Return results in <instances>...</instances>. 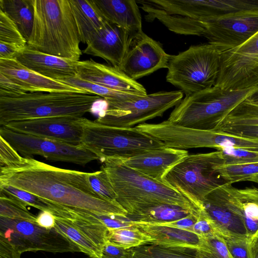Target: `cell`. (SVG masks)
I'll return each mask as SVG.
<instances>
[{
    "label": "cell",
    "instance_id": "1",
    "mask_svg": "<svg viewBox=\"0 0 258 258\" xmlns=\"http://www.w3.org/2000/svg\"><path fill=\"white\" fill-rule=\"evenodd\" d=\"M89 174L22 156L13 165L0 167V184L11 185L70 208L126 218V211L116 201L94 191Z\"/></svg>",
    "mask_w": 258,
    "mask_h": 258
},
{
    "label": "cell",
    "instance_id": "2",
    "mask_svg": "<svg viewBox=\"0 0 258 258\" xmlns=\"http://www.w3.org/2000/svg\"><path fill=\"white\" fill-rule=\"evenodd\" d=\"M34 22L27 45L60 57L80 61L82 51L69 0H32Z\"/></svg>",
    "mask_w": 258,
    "mask_h": 258
},
{
    "label": "cell",
    "instance_id": "3",
    "mask_svg": "<svg viewBox=\"0 0 258 258\" xmlns=\"http://www.w3.org/2000/svg\"><path fill=\"white\" fill-rule=\"evenodd\" d=\"M102 163L100 168L110 180L116 201L128 214L159 204L178 205L196 213L201 209L165 183L128 167L121 158H107Z\"/></svg>",
    "mask_w": 258,
    "mask_h": 258
},
{
    "label": "cell",
    "instance_id": "4",
    "mask_svg": "<svg viewBox=\"0 0 258 258\" xmlns=\"http://www.w3.org/2000/svg\"><path fill=\"white\" fill-rule=\"evenodd\" d=\"M100 98L88 92H27L0 97V125L50 117H81Z\"/></svg>",
    "mask_w": 258,
    "mask_h": 258
},
{
    "label": "cell",
    "instance_id": "5",
    "mask_svg": "<svg viewBox=\"0 0 258 258\" xmlns=\"http://www.w3.org/2000/svg\"><path fill=\"white\" fill-rule=\"evenodd\" d=\"M257 92L258 86L235 90L213 86L185 96L167 120L184 127L215 130L234 108Z\"/></svg>",
    "mask_w": 258,
    "mask_h": 258
},
{
    "label": "cell",
    "instance_id": "6",
    "mask_svg": "<svg viewBox=\"0 0 258 258\" xmlns=\"http://www.w3.org/2000/svg\"><path fill=\"white\" fill-rule=\"evenodd\" d=\"M80 146L95 155L102 163L109 158L126 159L146 150L164 146L139 130L107 125L82 117Z\"/></svg>",
    "mask_w": 258,
    "mask_h": 258
},
{
    "label": "cell",
    "instance_id": "7",
    "mask_svg": "<svg viewBox=\"0 0 258 258\" xmlns=\"http://www.w3.org/2000/svg\"><path fill=\"white\" fill-rule=\"evenodd\" d=\"M223 164L220 151L189 154L169 170L163 181L200 209L206 197L226 183L217 171Z\"/></svg>",
    "mask_w": 258,
    "mask_h": 258
},
{
    "label": "cell",
    "instance_id": "8",
    "mask_svg": "<svg viewBox=\"0 0 258 258\" xmlns=\"http://www.w3.org/2000/svg\"><path fill=\"white\" fill-rule=\"evenodd\" d=\"M221 54L208 43L192 45L177 55H171L166 81L185 96L213 87L220 71Z\"/></svg>",
    "mask_w": 258,
    "mask_h": 258
},
{
    "label": "cell",
    "instance_id": "9",
    "mask_svg": "<svg viewBox=\"0 0 258 258\" xmlns=\"http://www.w3.org/2000/svg\"><path fill=\"white\" fill-rule=\"evenodd\" d=\"M258 32V10L241 11L204 20L182 18L179 34L203 36L220 52L234 48Z\"/></svg>",
    "mask_w": 258,
    "mask_h": 258
},
{
    "label": "cell",
    "instance_id": "10",
    "mask_svg": "<svg viewBox=\"0 0 258 258\" xmlns=\"http://www.w3.org/2000/svg\"><path fill=\"white\" fill-rule=\"evenodd\" d=\"M181 91H160L137 99L106 103L107 107L95 120L107 125L130 128L162 116L182 100Z\"/></svg>",
    "mask_w": 258,
    "mask_h": 258
},
{
    "label": "cell",
    "instance_id": "11",
    "mask_svg": "<svg viewBox=\"0 0 258 258\" xmlns=\"http://www.w3.org/2000/svg\"><path fill=\"white\" fill-rule=\"evenodd\" d=\"M0 235L21 253L39 251L54 253L81 252L75 243L54 228L46 229L27 220L0 217Z\"/></svg>",
    "mask_w": 258,
    "mask_h": 258
},
{
    "label": "cell",
    "instance_id": "12",
    "mask_svg": "<svg viewBox=\"0 0 258 258\" xmlns=\"http://www.w3.org/2000/svg\"><path fill=\"white\" fill-rule=\"evenodd\" d=\"M258 86V32L241 45L221 52L214 86L226 90Z\"/></svg>",
    "mask_w": 258,
    "mask_h": 258
},
{
    "label": "cell",
    "instance_id": "13",
    "mask_svg": "<svg viewBox=\"0 0 258 258\" xmlns=\"http://www.w3.org/2000/svg\"><path fill=\"white\" fill-rule=\"evenodd\" d=\"M0 137L19 153L30 157L39 155L52 161L71 163L81 166L96 160L97 157L80 145L39 138L0 128Z\"/></svg>",
    "mask_w": 258,
    "mask_h": 258
},
{
    "label": "cell",
    "instance_id": "14",
    "mask_svg": "<svg viewBox=\"0 0 258 258\" xmlns=\"http://www.w3.org/2000/svg\"><path fill=\"white\" fill-rule=\"evenodd\" d=\"M203 204L223 238L233 236L250 239L245 224L244 202L232 184L225 183L216 188L206 197Z\"/></svg>",
    "mask_w": 258,
    "mask_h": 258
},
{
    "label": "cell",
    "instance_id": "15",
    "mask_svg": "<svg viewBox=\"0 0 258 258\" xmlns=\"http://www.w3.org/2000/svg\"><path fill=\"white\" fill-rule=\"evenodd\" d=\"M82 117L68 116L40 118L12 121L4 126L25 135L80 145L83 135Z\"/></svg>",
    "mask_w": 258,
    "mask_h": 258
},
{
    "label": "cell",
    "instance_id": "16",
    "mask_svg": "<svg viewBox=\"0 0 258 258\" xmlns=\"http://www.w3.org/2000/svg\"><path fill=\"white\" fill-rule=\"evenodd\" d=\"M171 55L162 45L144 32L133 42L119 69L136 80L163 68H168Z\"/></svg>",
    "mask_w": 258,
    "mask_h": 258
},
{
    "label": "cell",
    "instance_id": "17",
    "mask_svg": "<svg viewBox=\"0 0 258 258\" xmlns=\"http://www.w3.org/2000/svg\"><path fill=\"white\" fill-rule=\"evenodd\" d=\"M133 42L127 31L109 22L87 42L82 52L101 57L119 69Z\"/></svg>",
    "mask_w": 258,
    "mask_h": 258
},
{
    "label": "cell",
    "instance_id": "18",
    "mask_svg": "<svg viewBox=\"0 0 258 258\" xmlns=\"http://www.w3.org/2000/svg\"><path fill=\"white\" fill-rule=\"evenodd\" d=\"M77 77L116 91L143 96L148 94L141 84L130 78L119 69L96 62L92 59L78 61Z\"/></svg>",
    "mask_w": 258,
    "mask_h": 258
},
{
    "label": "cell",
    "instance_id": "19",
    "mask_svg": "<svg viewBox=\"0 0 258 258\" xmlns=\"http://www.w3.org/2000/svg\"><path fill=\"white\" fill-rule=\"evenodd\" d=\"M188 155L187 150L163 146L146 150L122 160L128 167L164 182V178L169 170Z\"/></svg>",
    "mask_w": 258,
    "mask_h": 258
},
{
    "label": "cell",
    "instance_id": "20",
    "mask_svg": "<svg viewBox=\"0 0 258 258\" xmlns=\"http://www.w3.org/2000/svg\"><path fill=\"white\" fill-rule=\"evenodd\" d=\"M0 73L27 92H87L65 82L43 76L15 58L0 59Z\"/></svg>",
    "mask_w": 258,
    "mask_h": 258
},
{
    "label": "cell",
    "instance_id": "21",
    "mask_svg": "<svg viewBox=\"0 0 258 258\" xmlns=\"http://www.w3.org/2000/svg\"><path fill=\"white\" fill-rule=\"evenodd\" d=\"M14 58L31 70L51 79L62 81L77 76L79 61L42 52L27 44Z\"/></svg>",
    "mask_w": 258,
    "mask_h": 258
},
{
    "label": "cell",
    "instance_id": "22",
    "mask_svg": "<svg viewBox=\"0 0 258 258\" xmlns=\"http://www.w3.org/2000/svg\"><path fill=\"white\" fill-rule=\"evenodd\" d=\"M93 1L108 22L125 30L134 41L142 35V17L136 1Z\"/></svg>",
    "mask_w": 258,
    "mask_h": 258
},
{
    "label": "cell",
    "instance_id": "23",
    "mask_svg": "<svg viewBox=\"0 0 258 258\" xmlns=\"http://www.w3.org/2000/svg\"><path fill=\"white\" fill-rule=\"evenodd\" d=\"M135 225L153 240V244L168 247H182L208 251L205 238L197 233L176 228L148 223H136Z\"/></svg>",
    "mask_w": 258,
    "mask_h": 258
},
{
    "label": "cell",
    "instance_id": "24",
    "mask_svg": "<svg viewBox=\"0 0 258 258\" xmlns=\"http://www.w3.org/2000/svg\"><path fill=\"white\" fill-rule=\"evenodd\" d=\"M81 42L87 44L109 23L93 0H69Z\"/></svg>",
    "mask_w": 258,
    "mask_h": 258
},
{
    "label": "cell",
    "instance_id": "25",
    "mask_svg": "<svg viewBox=\"0 0 258 258\" xmlns=\"http://www.w3.org/2000/svg\"><path fill=\"white\" fill-rule=\"evenodd\" d=\"M199 213L178 205L159 204L127 214L126 218L133 222L155 224L172 222L190 214Z\"/></svg>",
    "mask_w": 258,
    "mask_h": 258
},
{
    "label": "cell",
    "instance_id": "26",
    "mask_svg": "<svg viewBox=\"0 0 258 258\" xmlns=\"http://www.w3.org/2000/svg\"><path fill=\"white\" fill-rule=\"evenodd\" d=\"M0 10L16 24L27 42L34 22L32 0H0Z\"/></svg>",
    "mask_w": 258,
    "mask_h": 258
},
{
    "label": "cell",
    "instance_id": "27",
    "mask_svg": "<svg viewBox=\"0 0 258 258\" xmlns=\"http://www.w3.org/2000/svg\"><path fill=\"white\" fill-rule=\"evenodd\" d=\"M198 250L149 243L127 249L124 258H199Z\"/></svg>",
    "mask_w": 258,
    "mask_h": 258
},
{
    "label": "cell",
    "instance_id": "28",
    "mask_svg": "<svg viewBox=\"0 0 258 258\" xmlns=\"http://www.w3.org/2000/svg\"><path fill=\"white\" fill-rule=\"evenodd\" d=\"M0 191L18 198L27 206L34 207L41 211L50 212L56 217L64 219L74 218L71 208L56 204L11 185L0 184Z\"/></svg>",
    "mask_w": 258,
    "mask_h": 258
},
{
    "label": "cell",
    "instance_id": "29",
    "mask_svg": "<svg viewBox=\"0 0 258 258\" xmlns=\"http://www.w3.org/2000/svg\"><path fill=\"white\" fill-rule=\"evenodd\" d=\"M75 243L90 258H101L102 249L93 243L69 220L55 216L54 227Z\"/></svg>",
    "mask_w": 258,
    "mask_h": 258
},
{
    "label": "cell",
    "instance_id": "30",
    "mask_svg": "<svg viewBox=\"0 0 258 258\" xmlns=\"http://www.w3.org/2000/svg\"><path fill=\"white\" fill-rule=\"evenodd\" d=\"M237 125L258 126V103L249 97L234 108L215 130L222 126Z\"/></svg>",
    "mask_w": 258,
    "mask_h": 258
},
{
    "label": "cell",
    "instance_id": "31",
    "mask_svg": "<svg viewBox=\"0 0 258 258\" xmlns=\"http://www.w3.org/2000/svg\"><path fill=\"white\" fill-rule=\"evenodd\" d=\"M72 86L103 98L106 103L122 102L137 99L143 95L112 90L81 80L77 76L62 81Z\"/></svg>",
    "mask_w": 258,
    "mask_h": 258
},
{
    "label": "cell",
    "instance_id": "32",
    "mask_svg": "<svg viewBox=\"0 0 258 258\" xmlns=\"http://www.w3.org/2000/svg\"><path fill=\"white\" fill-rule=\"evenodd\" d=\"M107 240L126 249L152 243L154 241L135 224L131 226L109 230Z\"/></svg>",
    "mask_w": 258,
    "mask_h": 258
},
{
    "label": "cell",
    "instance_id": "33",
    "mask_svg": "<svg viewBox=\"0 0 258 258\" xmlns=\"http://www.w3.org/2000/svg\"><path fill=\"white\" fill-rule=\"evenodd\" d=\"M27 206L18 198L0 191V217L36 223L37 216L31 213Z\"/></svg>",
    "mask_w": 258,
    "mask_h": 258
},
{
    "label": "cell",
    "instance_id": "34",
    "mask_svg": "<svg viewBox=\"0 0 258 258\" xmlns=\"http://www.w3.org/2000/svg\"><path fill=\"white\" fill-rule=\"evenodd\" d=\"M217 172L226 182L230 184L245 180L258 174V163L225 165L221 164L217 167Z\"/></svg>",
    "mask_w": 258,
    "mask_h": 258
},
{
    "label": "cell",
    "instance_id": "35",
    "mask_svg": "<svg viewBox=\"0 0 258 258\" xmlns=\"http://www.w3.org/2000/svg\"><path fill=\"white\" fill-rule=\"evenodd\" d=\"M0 42L15 44L24 48L27 42L16 24L0 10Z\"/></svg>",
    "mask_w": 258,
    "mask_h": 258
},
{
    "label": "cell",
    "instance_id": "36",
    "mask_svg": "<svg viewBox=\"0 0 258 258\" xmlns=\"http://www.w3.org/2000/svg\"><path fill=\"white\" fill-rule=\"evenodd\" d=\"M220 151L225 165L258 163V151L239 148H228Z\"/></svg>",
    "mask_w": 258,
    "mask_h": 258
},
{
    "label": "cell",
    "instance_id": "37",
    "mask_svg": "<svg viewBox=\"0 0 258 258\" xmlns=\"http://www.w3.org/2000/svg\"><path fill=\"white\" fill-rule=\"evenodd\" d=\"M88 179L91 187L100 196L111 200L116 201V195L105 172L100 170L89 172Z\"/></svg>",
    "mask_w": 258,
    "mask_h": 258
},
{
    "label": "cell",
    "instance_id": "38",
    "mask_svg": "<svg viewBox=\"0 0 258 258\" xmlns=\"http://www.w3.org/2000/svg\"><path fill=\"white\" fill-rule=\"evenodd\" d=\"M194 232L204 238L222 236L218 226L207 213L204 207L199 212L198 220L194 226Z\"/></svg>",
    "mask_w": 258,
    "mask_h": 258
},
{
    "label": "cell",
    "instance_id": "39",
    "mask_svg": "<svg viewBox=\"0 0 258 258\" xmlns=\"http://www.w3.org/2000/svg\"><path fill=\"white\" fill-rule=\"evenodd\" d=\"M205 239L208 243L209 250H198L199 258H233L222 236H216Z\"/></svg>",
    "mask_w": 258,
    "mask_h": 258
},
{
    "label": "cell",
    "instance_id": "40",
    "mask_svg": "<svg viewBox=\"0 0 258 258\" xmlns=\"http://www.w3.org/2000/svg\"><path fill=\"white\" fill-rule=\"evenodd\" d=\"M224 239L233 258H252L249 238L231 236Z\"/></svg>",
    "mask_w": 258,
    "mask_h": 258
},
{
    "label": "cell",
    "instance_id": "41",
    "mask_svg": "<svg viewBox=\"0 0 258 258\" xmlns=\"http://www.w3.org/2000/svg\"><path fill=\"white\" fill-rule=\"evenodd\" d=\"M89 214L94 218L99 220L109 230H112L134 225L135 223L126 217L115 215H105L98 214L88 211Z\"/></svg>",
    "mask_w": 258,
    "mask_h": 258
},
{
    "label": "cell",
    "instance_id": "42",
    "mask_svg": "<svg viewBox=\"0 0 258 258\" xmlns=\"http://www.w3.org/2000/svg\"><path fill=\"white\" fill-rule=\"evenodd\" d=\"M22 156L9 143L0 137V167L13 165Z\"/></svg>",
    "mask_w": 258,
    "mask_h": 258
},
{
    "label": "cell",
    "instance_id": "43",
    "mask_svg": "<svg viewBox=\"0 0 258 258\" xmlns=\"http://www.w3.org/2000/svg\"><path fill=\"white\" fill-rule=\"evenodd\" d=\"M237 137L258 141V126H226L217 130Z\"/></svg>",
    "mask_w": 258,
    "mask_h": 258
},
{
    "label": "cell",
    "instance_id": "44",
    "mask_svg": "<svg viewBox=\"0 0 258 258\" xmlns=\"http://www.w3.org/2000/svg\"><path fill=\"white\" fill-rule=\"evenodd\" d=\"M27 93L21 86L0 73V97L18 96Z\"/></svg>",
    "mask_w": 258,
    "mask_h": 258
},
{
    "label": "cell",
    "instance_id": "45",
    "mask_svg": "<svg viewBox=\"0 0 258 258\" xmlns=\"http://www.w3.org/2000/svg\"><path fill=\"white\" fill-rule=\"evenodd\" d=\"M199 214H190L184 218L175 221L154 225L169 226L194 232V226L198 220Z\"/></svg>",
    "mask_w": 258,
    "mask_h": 258
},
{
    "label": "cell",
    "instance_id": "46",
    "mask_svg": "<svg viewBox=\"0 0 258 258\" xmlns=\"http://www.w3.org/2000/svg\"><path fill=\"white\" fill-rule=\"evenodd\" d=\"M127 250L107 240L103 246L101 258H124Z\"/></svg>",
    "mask_w": 258,
    "mask_h": 258
},
{
    "label": "cell",
    "instance_id": "47",
    "mask_svg": "<svg viewBox=\"0 0 258 258\" xmlns=\"http://www.w3.org/2000/svg\"><path fill=\"white\" fill-rule=\"evenodd\" d=\"M21 254L8 239L0 235V258H21Z\"/></svg>",
    "mask_w": 258,
    "mask_h": 258
},
{
    "label": "cell",
    "instance_id": "48",
    "mask_svg": "<svg viewBox=\"0 0 258 258\" xmlns=\"http://www.w3.org/2000/svg\"><path fill=\"white\" fill-rule=\"evenodd\" d=\"M237 191L239 197L244 202H252L258 205V188H245L238 189ZM258 240V229L251 240V244Z\"/></svg>",
    "mask_w": 258,
    "mask_h": 258
},
{
    "label": "cell",
    "instance_id": "49",
    "mask_svg": "<svg viewBox=\"0 0 258 258\" xmlns=\"http://www.w3.org/2000/svg\"><path fill=\"white\" fill-rule=\"evenodd\" d=\"M23 48L15 44L0 42V59L14 58Z\"/></svg>",
    "mask_w": 258,
    "mask_h": 258
},
{
    "label": "cell",
    "instance_id": "50",
    "mask_svg": "<svg viewBox=\"0 0 258 258\" xmlns=\"http://www.w3.org/2000/svg\"><path fill=\"white\" fill-rule=\"evenodd\" d=\"M36 223L41 227L52 229L55 225V216L50 212L41 211L37 216Z\"/></svg>",
    "mask_w": 258,
    "mask_h": 258
},
{
    "label": "cell",
    "instance_id": "51",
    "mask_svg": "<svg viewBox=\"0 0 258 258\" xmlns=\"http://www.w3.org/2000/svg\"><path fill=\"white\" fill-rule=\"evenodd\" d=\"M251 252L252 258H258V240L251 244Z\"/></svg>",
    "mask_w": 258,
    "mask_h": 258
},
{
    "label": "cell",
    "instance_id": "52",
    "mask_svg": "<svg viewBox=\"0 0 258 258\" xmlns=\"http://www.w3.org/2000/svg\"><path fill=\"white\" fill-rule=\"evenodd\" d=\"M245 181H251L258 184V174H255L247 178Z\"/></svg>",
    "mask_w": 258,
    "mask_h": 258
}]
</instances>
